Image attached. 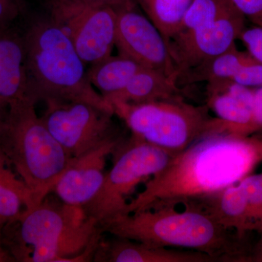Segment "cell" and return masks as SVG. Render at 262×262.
<instances>
[{
	"mask_svg": "<svg viewBox=\"0 0 262 262\" xmlns=\"http://www.w3.org/2000/svg\"><path fill=\"white\" fill-rule=\"evenodd\" d=\"M262 162V138L213 130L174 155L128 203L127 213L186 205L241 182Z\"/></svg>",
	"mask_w": 262,
	"mask_h": 262,
	"instance_id": "6da1fadb",
	"label": "cell"
},
{
	"mask_svg": "<svg viewBox=\"0 0 262 262\" xmlns=\"http://www.w3.org/2000/svg\"><path fill=\"white\" fill-rule=\"evenodd\" d=\"M101 230L82 207L46 198L5 225L2 237L15 261H91L96 247L90 243Z\"/></svg>",
	"mask_w": 262,
	"mask_h": 262,
	"instance_id": "7a4b0ae2",
	"label": "cell"
},
{
	"mask_svg": "<svg viewBox=\"0 0 262 262\" xmlns=\"http://www.w3.org/2000/svg\"><path fill=\"white\" fill-rule=\"evenodd\" d=\"M185 206L182 212L165 206L120 215L101 229L115 237L149 246L199 251L215 262L251 261V250L245 239L231 234L206 212Z\"/></svg>",
	"mask_w": 262,
	"mask_h": 262,
	"instance_id": "3957f363",
	"label": "cell"
},
{
	"mask_svg": "<svg viewBox=\"0 0 262 262\" xmlns=\"http://www.w3.org/2000/svg\"><path fill=\"white\" fill-rule=\"evenodd\" d=\"M24 37L31 101H84L114 113L90 82L85 63L61 24L51 17L37 20Z\"/></svg>",
	"mask_w": 262,
	"mask_h": 262,
	"instance_id": "277c9868",
	"label": "cell"
},
{
	"mask_svg": "<svg viewBox=\"0 0 262 262\" xmlns=\"http://www.w3.org/2000/svg\"><path fill=\"white\" fill-rule=\"evenodd\" d=\"M26 99L0 110V152L27 184L34 206L52 192L71 158Z\"/></svg>",
	"mask_w": 262,
	"mask_h": 262,
	"instance_id": "5b68a950",
	"label": "cell"
},
{
	"mask_svg": "<svg viewBox=\"0 0 262 262\" xmlns=\"http://www.w3.org/2000/svg\"><path fill=\"white\" fill-rule=\"evenodd\" d=\"M246 19L228 0H193L166 42L179 77L235 45Z\"/></svg>",
	"mask_w": 262,
	"mask_h": 262,
	"instance_id": "8992f818",
	"label": "cell"
},
{
	"mask_svg": "<svg viewBox=\"0 0 262 262\" xmlns=\"http://www.w3.org/2000/svg\"><path fill=\"white\" fill-rule=\"evenodd\" d=\"M113 107L131 136L175 154L201 136L219 129V119L210 115L207 105L194 106L183 98L140 103H115Z\"/></svg>",
	"mask_w": 262,
	"mask_h": 262,
	"instance_id": "52a82bcc",
	"label": "cell"
},
{
	"mask_svg": "<svg viewBox=\"0 0 262 262\" xmlns=\"http://www.w3.org/2000/svg\"><path fill=\"white\" fill-rule=\"evenodd\" d=\"M175 155L131 136L114 152L113 167L84 211L100 228L126 214L127 198L138 184L163 170Z\"/></svg>",
	"mask_w": 262,
	"mask_h": 262,
	"instance_id": "ba28073f",
	"label": "cell"
},
{
	"mask_svg": "<svg viewBox=\"0 0 262 262\" xmlns=\"http://www.w3.org/2000/svg\"><path fill=\"white\" fill-rule=\"evenodd\" d=\"M41 119L70 158L123 137L115 114L84 101L46 103Z\"/></svg>",
	"mask_w": 262,
	"mask_h": 262,
	"instance_id": "9c48e42d",
	"label": "cell"
},
{
	"mask_svg": "<svg viewBox=\"0 0 262 262\" xmlns=\"http://www.w3.org/2000/svg\"><path fill=\"white\" fill-rule=\"evenodd\" d=\"M137 8L134 0L116 7L115 47L118 54L178 81V71L163 34Z\"/></svg>",
	"mask_w": 262,
	"mask_h": 262,
	"instance_id": "30bf717a",
	"label": "cell"
},
{
	"mask_svg": "<svg viewBox=\"0 0 262 262\" xmlns=\"http://www.w3.org/2000/svg\"><path fill=\"white\" fill-rule=\"evenodd\" d=\"M125 139L123 136L78 158H71L52 192L66 204L83 208L102 186L106 173V158L113 155Z\"/></svg>",
	"mask_w": 262,
	"mask_h": 262,
	"instance_id": "8fae6325",
	"label": "cell"
},
{
	"mask_svg": "<svg viewBox=\"0 0 262 262\" xmlns=\"http://www.w3.org/2000/svg\"><path fill=\"white\" fill-rule=\"evenodd\" d=\"M117 18L115 7L101 6L84 10L60 24L68 33L82 61L91 65L113 53Z\"/></svg>",
	"mask_w": 262,
	"mask_h": 262,
	"instance_id": "7c38bea8",
	"label": "cell"
},
{
	"mask_svg": "<svg viewBox=\"0 0 262 262\" xmlns=\"http://www.w3.org/2000/svg\"><path fill=\"white\" fill-rule=\"evenodd\" d=\"M27 95L24 35L10 27H0V108L29 99Z\"/></svg>",
	"mask_w": 262,
	"mask_h": 262,
	"instance_id": "4fadbf2b",
	"label": "cell"
},
{
	"mask_svg": "<svg viewBox=\"0 0 262 262\" xmlns=\"http://www.w3.org/2000/svg\"><path fill=\"white\" fill-rule=\"evenodd\" d=\"M94 261L107 262H215L206 253L193 250L169 249L149 246L121 237L100 241Z\"/></svg>",
	"mask_w": 262,
	"mask_h": 262,
	"instance_id": "5bb4252c",
	"label": "cell"
},
{
	"mask_svg": "<svg viewBox=\"0 0 262 262\" xmlns=\"http://www.w3.org/2000/svg\"><path fill=\"white\" fill-rule=\"evenodd\" d=\"M186 205L206 212L225 229H233L241 238L245 239L246 233L252 231L246 195L239 183L213 195Z\"/></svg>",
	"mask_w": 262,
	"mask_h": 262,
	"instance_id": "9a60e30c",
	"label": "cell"
},
{
	"mask_svg": "<svg viewBox=\"0 0 262 262\" xmlns=\"http://www.w3.org/2000/svg\"><path fill=\"white\" fill-rule=\"evenodd\" d=\"M179 98L183 96L177 79L161 71L144 67L107 102L113 106L115 103H140Z\"/></svg>",
	"mask_w": 262,
	"mask_h": 262,
	"instance_id": "2e32d148",
	"label": "cell"
},
{
	"mask_svg": "<svg viewBox=\"0 0 262 262\" xmlns=\"http://www.w3.org/2000/svg\"><path fill=\"white\" fill-rule=\"evenodd\" d=\"M142 68L127 57L111 55L91 64L87 70V75L93 87L107 101L108 98L121 92Z\"/></svg>",
	"mask_w": 262,
	"mask_h": 262,
	"instance_id": "e0dca14e",
	"label": "cell"
},
{
	"mask_svg": "<svg viewBox=\"0 0 262 262\" xmlns=\"http://www.w3.org/2000/svg\"><path fill=\"white\" fill-rule=\"evenodd\" d=\"M254 61L256 60L248 51H239L235 44L222 54L183 73L179 77L178 83L229 80L243 67Z\"/></svg>",
	"mask_w": 262,
	"mask_h": 262,
	"instance_id": "ac0fdd59",
	"label": "cell"
},
{
	"mask_svg": "<svg viewBox=\"0 0 262 262\" xmlns=\"http://www.w3.org/2000/svg\"><path fill=\"white\" fill-rule=\"evenodd\" d=\"M34 205L30 189L0 152V229Z\"/></svg>",
	"mask_w": 262,
	"mask_h": 262,
	"instance_id": "d6986e66",
	"label": "cell"
},
{
	"mask_svg": "<svg viewBox=\"0 0 262 262\" xmlns=\"http://www.w3.org/2000/svg\"><path fill=\"white\" fill-rule=\"evenodd\" d=\"M207 106L222 120L224 130L243 136L256 133L251 108L227 93H207Z\"/></svg>",
	"mask_w": 262,
	"mask_h": 262,
	"instance_id": "ffe728a7",
	"label": "cell"
},
{
	"mask_svg": "<svg viewBox=\"0 0 262 262\" xmlns=\"http://www.w3.org/2000/svg\"><path fill=\"white\" fill-rule=\"evenodd\" d=\"M155 24L165 42L174 34L193 0H134ZM167 45V44H166Z\"/></svg>",
	"mask_w": 262,
	"mask_h": 262,
	"instance_id": "44dd1931",
	"label": "cell"
},
{
	"mask_svg": "<svg viewBox=\"0 0 262 262\" xmlns=\"http://www.w3.org/2000/svg\"><path fill=\"white\" fill-rule=\"evenodd\" d=\"M130 0H50L51 18L58 23L82 13L84 10L101 6H120Z\"/></svg>",
	"mask_w": 262,
	"mask_h": 262,
	"instance_id": "7402d4cb",
	"label": "cell"
},
{
	"mask_svg": "<svg viewBox=\"0 0 262 262\" xmlns=\"http://www.w3.org/2000/svg\"><path fill=\"white\" fill-rule=\"evenodd\" d=\"M239 184L246 195L251 229L262 234V173L250 174Z\"/></svg>",
	"mask_w": 262,
	"mask_h": 262,
	"instance_id": "603a6c76",
	"label": "cell"
},
{
	"mask_svg": "<svg viewBox=\"0 0 262 262\" xmlns=\"http://www.w3.org/2000/svg\"><path fill=\"white\" fill-rule=\"evenodd\" d=\"M229 81L248 88L261 87L262 63L256 61L245 66Z\"/></svg>",
	"mask_w": 262,
	"mask_h": 262,
	"instance_id": "cb8c5ba5",
	"label": "cell"
},
{
	"mask_svg": "<svg viewBox=\"0 0 262 262\" xmlns=\"http://www.w3.org/2000/svg\"><path fill=\"white\" fill-rule=\"evenodd\" d=\"M238 39L256 61L262 63V27L254 26L246 28L241 33Z\"/></svg>",
	"mask_w": 262,
	"mask_h": 262,
	"instance_id": "d4e9b609",
	"label": "cell"
},
{
	"mask_svg": "<svg viewBox=\"0 0 262 262\" xmlns=\"http://www.w3.org/2000/svg\"><path fill=\"white\" fill-rule=\"evenodd\" d=\"M255 26L262 27V0H228Z\"/></svg>",
	"mask_w": 262,
	"mask_h": 262,
	"instance_id": "484cf974",
	"label": "cell"
},
{
	"mask_svg": "<svg viewBox=\"0 0 262 262\" xmlns=\"http://www.w3.org/2000/svg\"><path fill=\"white\" fill-rule=\"evenodd\" d=\"M22 9V0H0V27H10Z\"/></svg>",
	"mask_w": 262,
	"mask_h": 262,
	"instance_id": "4316f807",
	"label": "cell"
},
{
	"mask_svg": "<svg viewBox=\"0 0 262 262\" xmlns=\"http://www.w3.org/2000/svg\"><path fill=\"white\" fill-rule=\"evenodd\" d=\"M252 120L255 132L262 129V86L254 89L252 106Z\"/></svg>",
	"mask_w": 262,
	"mask_h": 262,
	"instance_id": "83f0119b",
	"label": "cell"
},
{
	"mask_svg": "<svg viewBox=\"0 0 262 262\" xmlns=\"http://www.w3.org/2000/svg\"><path fill=\"white\" fill-rule=\"evenodd\" d=\"M14 258L10 255L9 251L5 248L2 237V229H0V262H13Z\"/></svg>",
	"mask_w": 262,
	"mask_h": 262,
	"instance_id": "f1b7e54d",
	"label": "cell"
},
{
	"mask_svg": "<svg viewBox=\"0 0 262 262\" xmlns=\"http://www.w3.org/2000/svg\"><path fill=\"white\" fill-rule=\"evenodd\" d=\"M256 247L251 251V261L262 262V234Z\"/></svg>",
	"mask_w": 262,
	"mask_h": 262,
	"instance_id": "f546056e",
	"label": "cell"
}]
</instances>
